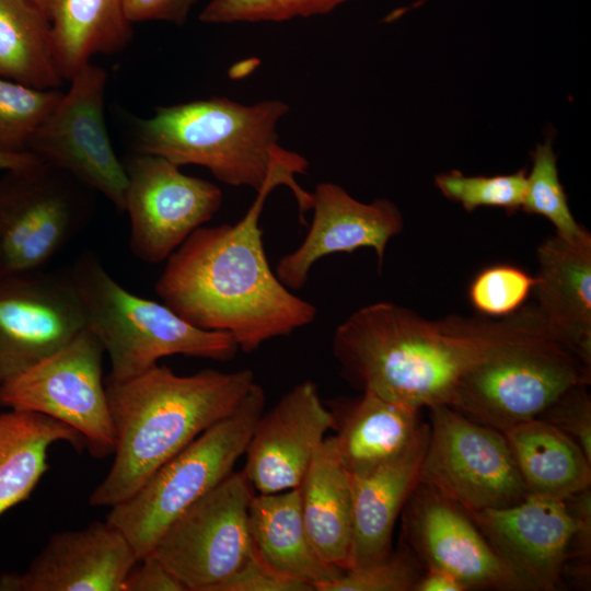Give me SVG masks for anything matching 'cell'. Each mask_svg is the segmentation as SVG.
<instances>
[{
    "mask_svg": "<svg viewBox=\"0 0 591 591\" xmlns=\"http://www.w3.org/2000/svg\"><path fill=\"white\" fill-rule=\"evenodd\" d=\"M69 81V89L35 132L28 152L102 194L124 212L127 173L111 142L104 115L107 73L90 61Z\"/></svg>",
    "mask_w": 591,
    "mask_h": 591,
    "instance_id": "cell-12",
    "label": "cell"
},
{
    "mask_svg": "<svg viewBox=\"0 0 591 591\" xmlns=\"http://www.w3.org/2000/svg\"><path fill=\"white\" fill-rule=\"evenodd\" d=\"M33 1L37 2V0H33Z\"/></svg>",
    "mask_w": 591,
    "mask_h": 591,
    "instance_id": "cell-42",
    "label": "cell"
},
{
    "mask_svg": "<svg viewBox=\"0 0 591 591\" xmlns=\"http://www.w3.org/2000/svg\"><path fill=\"white\" fill-rule=\"evenodd\" d=\"M528 213L545 217L565 239H577L588 230L579 224L570 211L561 185L556 154L551 140L536 146L532 153V169L526 174V187L521 207Z\"/></svg>",
    "mask_w": 591,
    "mask_h": 591,
    "instance_id": "cell-30",
    "label": "cell"
},
{
    "mask_svg": "<svg viewBox=\"0 0 591 591\" xmlns=\"http://www.w3.org/2000/svg\"><path fill=\"white\" fill-rule=\"evenodd\" d=\"M56 442L85 448L78 431L46 415L13 408L0 414V517L31 496Z\"/></svg>",
    "mask_w": 591,
    "mask_h": 591,
    "instance_id": "cell-27",
    "label": "cell"
},
{
    "mask_svg": "<svg viewBox=\"0 0 591 591\" xmlns=\"http://www.w3.org/2000/svg\"><path fill=\"white\" fill-rule=\"evenodd\" d=\"M124 164L129 248L143 263L165 262L221 207L222 192L217 185L184 174L162 157L137 152Z\"/></svg>",
    "mask_w": 591,
    "mask_h": 591,
    "instance_id": "cell-13",
    "label": "cell"
},
{
    "mask_svg": "<svg viewBox=\"0 0 591 591\" xmlns=\"http://www.w3.org/2000/svg\"><path fill=\"white\" fill-rule=\"evenodd\" d=\"M313 217L305 237L277 263L275 274L290 290L302 289L314 264L361 247L375 252L381 270L387 243L404 228L402 212L385 198L362 202L341 186L323 182L312 193Z\"/></svg>",
    "mask_w": 591,
    "mask_h": 591,
    "instance_id": "cell-18",
    "label": "cell"
},
{
    "mask_svg": "<svg viewBox=\"0 0 591 591\" xmlns=\"http://www.w3.org/2000/svg\"><path fill=\"white\" fill-rule=\"evenodd\" d=\"M468 514L524 591L561 586L575 530L566 500L528 495L515 505Z\"/></svg>",
    "mask_w": 591,
    "mask_h": 591,
    "instance_id": "cell-16",
    "label": "cell"
},
{
    "mask_svg": "<svg viewBox=\"0 0 591 591\" xmlns=\"http://www.w3.org/2000/svg\"><path fill=\"white\" fill-rule=\"evenodd\" d=\"M544 325L535 304L502 318L428 320L382 301L335 329L332 352L356 390L415 409L449 405L461 378L501 343Z\"/></svg>",
    "mask_w": 591,
    "mask_h": 591,
    "instance_id": "cell-2",
    "label": "cell"
},
{
    "mask_svg": "<svg viewBox=\"0 0 591 591\" xmlns=\"http://www.w3.org/2000/svg\"><path fill=\"white\" fill-rule=\"evenodd\" d=\"M88 327L69 343L0 385V406L39 413L78 431L95 459L114 454L115 430L103 359Z\"/></svg>",
    "mask_w": 591,
    "mask_h": 591,
    "instance_id": "cell-9",
    "label": "cell"
},
{
    "mask_svg": "<svg viewBox=\"0 0 591 591\" xmlns=\"http://www.w3.org/2000/svg\"><path fill=\"white\" fill-rule=\"evenodd\" d=\"M248 526L257 555L274 569L311 586L314 591L344 570L325 563L309 536L299 487L252 497Z\"/></svg>",
    "mask_w": 591,
    "mask_h": 591,
    "instance_id": "cell-23",
    "label": "cell"
},
{
    "mask_svg": "<svg viewBox=\"0 0 591 591\" xmlns=\"http://www.w3.org/2000/svg\"><path fill=\"white\" fill-rule=\"evenodd\" d=\"M502 433L528 495L565 500L590 487L591 461L555 426L535 418Z\"/></svg>",
    "mask_w": 591,
    "mask_h": 591,
    "instance_id": "cell-26",
    "label": "cell"
},
{
    "mask_svg": "<svg viewBox=\"0 0 591 591\" xmlns=\"http://www.w3.org/2000/svg\"><path fill=\"white\" fill-rule=\"evenodd\" d=\"M414 591H466V587L452 573L436 567H426Z\"/></svg>",
    "mask_w": 591,
    "mask_h": 591,
    "instance_id": "cell-40",
    "label": "cell"
},
{
    "mask_svg": "<svg viewBox=\"0 0 591 591\" xmlns=\"http://www.w3.org/2000/svg\"><path fill=\"white\" fill-rule=\"evenodd\" d=\"M50 25L53 53L63 80L94 55H114L132 38L121 0H37Z\"/></svg>",
    "mask_w": 591,
    "mask_h": 591,
    "instance_id": "cell-25",
    "label": "cell"
},
{
    "mask_svg": "<svg viewBox=\"0 0 591 591\" xmlns=\"http://www.w3.org/2000/svg\"><path fill=\"white\" fill-rule=\"evenodd\" d=\"M124 591H186L183 583L151 552L128 572Z\"/></svg>",
    "mask_w": 591,
    "mask_h": 591,
    "instance_id": "cell-38",
    "label": "cell"
},
{
    "mask_svg": "<svg viewBox=\"0 0 591 591\" xmlns=\"http://www.w3.org/2000/svg\"><path fill=\"white\" fill-rule=\"evenodd\" d=\"M333 415L332 436L350 476L367 474L404 454L428 427L419 409L387 401L370 392L327 404Z\"/></svg>",
    "mask_w": 591,
    "mask_h": 591,
    "instance_id": "cell-21",
    "label": "cell"
},
{
    "mask_svg": "<svg viewBox=\"0 0 591 591\" xmlns=\"http://www.w3.org/2000/svg\"><path fill=\"white\" fill-rule=\"evenodd\" d=\"M346 0H210L199 20L204 23L280 22L333 11Z\"/></svg>",
    "mask_w": 591,
    "mask_h": 591,
    "instance_id": "cell-33",
    "label": "cell"
},
{
    "mask_svg": "<svg viewBox=\"0 0 591 591\" xmlns=\"http://www.w3.org/2000/svg\"><path fill=\"white\" fill-rule=\"evenodd\" d=\"M0 77L39 90L59 89L50 25L33 0H0Z\"/></svg>",
    "mask_w": 591,
    "mask_h": 591,
    "instance_id": "cell-28",
    "label": "cell"
},
{
    "mask_svg": "<svg viewBox=\"0 0 591 591\" xmlns=\"http://www.w3.org/2000/svg\"><path fill=\"white\" fill-rule=\"evenodd\" d=\"M428 438L429 425L399 457L367 474L350 476L352 541L349 569L378 563L393 552V530L419 483Z\"/></svg>",
    "mask_w": 591,
    "mask_h": 591,
    "instance_id": "cell-22",
    "label": "cell"
},
{
    "mask_svg": "<svg viewBox=\"0 0 591 591\" xmlns=\"http://www.w3.org/2000/svg\"><path fill=\"white\" fill-rule=\"evenodd\" d=\"M533 294L552 336L591 369V235L554 234L536 250Z\"/></svg>",
    "mask_w": 591,
    "mask_h": 591,
    "instance_id": "cell-20",
    "label": "cell"
},
{
    "mask_svg": "<svg viewBox=\"0 0 591 591\" xmlns=\"http://www.w3.org/2000/svg\"><path fill=\"white\" fill-rule=\"evenodd\" d=\"M253 496L244 473L233 472L160 537L152 553L186 591H217L253 553L248 526Z\"/></svg>",
    "mask_w": 591,
    "mask_h": 591,
    "instance_id": "cell-11",
    "label": "cell"
},
{
    "mask_svg": "<svg viewBox=\"0 0 591 591\" xmlns=\"http://www.w3.org/2000/svg\"><path fill=\"white\" fill-rule=\"evenodd\" d=\"M288 112L279 100L243 105L212 97L161 106L138 120L136 149L179 167L204 166L224 184L258 192L279 164L308 162L278 143L277 124Z\"/></svg>",
    "mask_w": 591,
    "mask_h": 591,
    "instance_id": "cell-4",
    "label": "cell"
},
{
    "mask_svg": "<svg viewBox=\"0 0 591 591\" xmlns=\"http://www.w3.org/2000/svg\"><path fill=\"white\" fill-rule=\"evenodd\" d=\"M138 560L119 529L95 521L54 533L25 571L0 575V591H124Z\"/></svg>",
    "mask_w": 591,
    "mask_h": 591,
    "instance_id": "cell-19",
    "label": "cell"
},
{
    "mask_svg": "<svg viewBox=\"0 0 591 591\" xmlns=\"http://www.w3.org/2000/svg\"><path fill=\"white\" fill-rule=\"evenodd\" d=\"M95 193L45 162L0 176V278L46 268L91 222Z\"/></svg>",
    "mask_w": 591,
    "mask_h": 591,
    "instance_id": "cell-8",
    "label": "cell"
},
{
    "mask_svg": "<svg viewBox=\"0 0 591 591\" xmlns=\"http://www.w3.org/2000/svg\"><path fill=\"white\" fill-rule=\"evenodd\" d=\"M308 165L279 164L237 222L194 231L165 260L155 282L162 302L197 327L230 334L246 354L314 322L315 305L270 268L259 225L265 200L279 185L291 189L301 217L311 209L312 194L296 181Z\"/></svg>",
    "mask_w": 591,
    "mask_h": 591,
    "instance_id": "cell-1",
    "label": "cell"
},
{
    "mask_svg": "<svg viewBox=\"0 0 591 591\" xmlns=\"http://www.w3.org/2000/svg\"><path fill=\"white\" fill-rule=\"evenodd\" d=\"M66 269L86 327L109 358V380L131 379L173 355L224 362L239 351L230 334L197 327L164 302L125 289L93 251L82 252Z\"/></svg>",
    "mask_w": 591,
    "mask_h": 591,
    "instance_id": "cell-5",
    "label": "cell"
},
{
    "mask_svg": "<svg viewBox=\"0 0 591 591\" xmlns=\"http://www.w3.org/2000/svg\"><path fill=\"white\" fill-rule=\"evenodd\" d=\"M332 428L333 415L317 385L303 381L263 412L247 443L242 472L259 494L297 488Z\"/></svg>",
    "mask_w": 591,
    "mask_h": 591,
    "instance_id": "cell-17",
    "label": "cell"
},
{
    "mask_svg": "<svg viewBox=\"0 0 591 591\" xmlns=\"http://www.w3.org/2000/svg\"><path fill=\"white\" fill-rule=\"evenodd\" d=\"M0 77V152H28L30 143L62 96Z\"/></svg>",
    "mask_w": 591,
    "mask_h": 591,
    "instance_id": "cell-29",
    "label": "cell"
},
{
    "mask_svg": "<svg viewBox=\"0 0 591 591\" xmlns=\"http://www.w3.org/2000/svg\"><path fill=\"white\" fill-rule=\"evenodd\" d=\"M197 0H121L128 23L166 21L182 25Z\"/></svg>",
    "mask_w": 591,
    "mask_h": 591,
    "instance_id": "cell-39",
    "label": "cell"
},
{
    "mask_svg": "<svg viewBox=\"0 0 591 591\" xmlns=\"http://www.w3.org/2000/svg\"><path fill=\"white\" fill-rule=\"evenodd\" d=\"M428 409L429 438L419 483L467 512L509 507L528 496L502 432L448 405Z\"/></svg>",
    "mask_w": 591,
    "mask_h": 591,
    "instance_id": "cell-10",
    "label": "cell"
},
{
    "mask_svg": "<svg viewBox=\"0 0 591 591\" xmlns=\"http://www.w3.org/2000/svg\"><path fill=\"white\" fill-rule=\"evenodd\" d=\"M43 162L32 152L2 153L0 152V170L8 171Z\"/></svg>",
    "mask_w": 591,
    "mask_h": 591,
    "instance_id": "cell-41",
    "label": "cell"
},
{
    "mask_svg": "<svg viewBox=\"0 0 591 591\" xmlns=\"http://www.w3.org/2000/svg\"><path fill=\"white\" fill-rule=\"evenodd\" d=\"M264 408L265 392L255 382L229 416L163 463L129 498L111 507L106 521L124 533L139 559L152 552L181 514L233 473Z\"/></svg>",
    "mask_w": 591,
    "mask_h": 591,
    "instance_id": "cell-6",
    "label": "cell"
},
{
    "mask_svg": "<svg viewBox=\"0 0 591 591\" xmlns=\"http://www.w3.org/2000/svg\"><path fill=\"white\" fill-rule=\"evenodd\" d=\"M589 384H578L563 393L537 418L572 438L591 461V398Z\"/></svg>",
    "mask_w": 591,
    "mask_h": 591,
    "instance_id": "cell-35",
    "label": "cell"
},
{
    "mask_svg": "<svg viewBox=\"0 0 591 591\" xmlns=\"http://www.w3.org/2000/svg\"><path fill=\"white\" fill-rule=\"evenodd\" d=\"M403 510L408 547L426 567L452 573L467 590L524 591L456 502L418 483Z\"/></svg>",
    "mask_w": 591,
    "mask_h": 591,
    "instance_id": "cell-15",
    "label": "cell"
},
{
    "mask_svg": "<svg viewBox=\"0 0 591 591\" xmlns=\"http://www.w3.org/2000/svg\"><path fill=\"white\" fill-rule=\"evenodd\" d=\"M255 382L250 369L178 375L159 363L128 380L106 379L114 460L89 503L111 508L129 498L163 463L229 416Z\"/></svg>",
    "mask_w": 591,
    "mask_h": 591,
    "instance_id": "cell-3",
    "label": "cell"
},
{
    "mask_svg": "<svg viewBox=\"0 0 591 591\" xmlns=\"http://www.w3.org/2000/svg\"><path fill=\"white\" fill-rule=\"evenodd\" d=\"M591 382V369L545 325L498 345L457 383L449 407L500 432L537 418L563 393Z\"/></svg>",
    "mask_w": 591,
    "mask_h": 591,
    "instance_id": "cell-7",
    "label": "cell"
},
{
    "mask_svg": "<svg viewBox=\"0 0 591 591\" xmlns=\"http://www.w3.org/2000/svg\"><path fill=\"white\" fill-rule=\"evenodd\" d=\"M575 521V530L569 545L568 558H578L577 573L582 567L590 577L591 554V491L586 488L565 499ZM567 563V561H566Z\"/></svg>",
    "mask_w": 591,
    "mask_h": 591,
    "instance_id": "cell-37",
    "label": "cell"
},
{
    "mask_svg": "<svg viewBox=\"0 0 591 591\" xmlns=\"http://www.w3.org/2000/svg\"><path fill=\"white\" fill-rule=\"evenodd\" d=\"M420 563L408 546H402L378 563L345 570L322 591H414L424 572Z\"/></svg>",
    "mask_w": 591,
    "mask_h": 591,
    "instance_id": "cell-34",
    "label": "cell"
},
{
    "mask_svg": "<svg viewBox=\"0 0 591 591\" xmlns=\"http://www.w3.org/2000/svg\"><path fill=\"white\" fill-rule=\"evenodd\" d=\"M434 183L444 197L459 202L468 212L479 207H496L512 213L522 207L526 172L519 170L511 174L466 176L451 171L437 175Z\"/></svg>",
    "mask_w": 591,
    "mask_h": 591,
    "instance_id": "cell-31",
    "label": "cell"
},
{
    "mask_svg": "<svg viewBox=\"0 0 591 591\" xmlns=\"http://www.w3.org/2000/svg\"><path fill=\"white\" fill-rule=\"evenodd\" d=\"M85 327L66 268L0 278V385L60 349Z\"/></svg>",
    "mask_w": 591,
    "mask_h": 591,
    "instance_id": "cell-14",
    "label": "cell"
},
{
    "mask_svg": "<svg viewBox=\"0 0 591 591\" xmlns=\"http://www.w3.org/2000/svg\"><path fill=\"white\" fill-rule=\"evenodd\" d=\"M303 520L320 557L336 568L349 569L352 541L350 475L333 437L314 454L299 486Z\"/></svg>",
    "mask_w": 591,
    "mask_h": 591,
    "instance_id": "cell-24",
    "label": "cell"
},
{
    "mask_svg": "<svg viewBox=\"0 0 591 591\" xmlns=\"http://www.w3.org/2000/svg\"><path fill=\"white\" fill-rule=\"evenodd\" d=\"M535 276L511 264H495L480 269L472 279L467 294L473 309L489 318L510 316L524 306L533 293Z\"/></svg>",
    "mask_w": 591,
    "mask_h": 591,
    "instance_id": "cell-32",
    "label": "cell"
},
{
    "mask_svg": "<svg viewBox=\"0 0 591 591\" xmlns=\"http://www.w3.org/2000/svg\"><path fill=\"white\" fill-rule=\"evenodd\" d=\"M217 591H314L305 582L285 575L263 560L255 549Z\"/></svg>",
    "mask_w": 591,
    "mask_h": 591,
    "instance_id": "cell-36",
    "label": "cell"
}]
</instances>
